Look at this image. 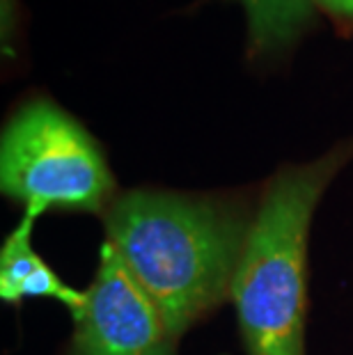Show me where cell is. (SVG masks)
Returning a JSON list of instances; mask_svg holds the SVG:
<instances>
[{"instance_id": "cell-3", "label": "cell", "mask_w": 353, "mask_h": 355, "mask_svg": "<svg viewBox=\"0 0 353 355\" xmlns=\"http://www.w3.org/2000/svg\"><path fill=\"white\" fill-rule=\"evenodd\" d=\"M0 186L26 214H106L115 179L101 147L69 112L46 99L30 101L7 122L0 140Z\"/></svg>"}, {"instance_id": "cell-2", "label": "cell", "mask_w": 353, "mask_h": 355, "mask_svg": "<svg viewBox=\"0 0 353 355\" xmlns=\"http://www.w3.org/2000/svg\"><path fill=\"white\" fill-rule=\"evenodd\" d=\"M353 158V140L321 158L284 165L255 207L232 300L248 355H305V254L321 195Z\"/></svg>"}, {"instance_id": "cell-6", "label": "cell", "mask_w": 353, "mask_h": 355, "mask_svg": "<svg viewBox=\"0 0 353 355\" xmlns=\"http://www.w3.org/2000/svg\"><path fill=\"white\" fill-rule=\"evenodd\" d=\"M33 225L35 216L26 214L19 227L5 239L0 250V296L10 305L24 300L26 279L44 263L33 248Z\"/></svg>"}, {"instance_id": "cell-8", "label": "cell", "mask_w": 353, "mask_h": 355, "mask_svg": "<svg viewBox=\"0 0 353 355\" xmlns=\"http://www.w3.org/2000/svg\"><path fill=\"white\" fill-rule=\"evenodd\" d=\"M147 355H175V339H165L154 351H149Z\"/></svg>"}, {"instance_id": "cell-5", "label": "cell", "mask_w": 353, "mask_h": 355, "mask_svg": "<svg viewBox=\"0 0 353 355\" xmlns=\"http://www.w3.org/2000/svg\"><path fill=\"white\" fill-rule=\"evenodd\" d=\"M246 10L250 42L275 51L296 42L312 19V0H239Z\"/></svg>"}, {"instance_id": "cell-7", "label": "cell", "mask_w": 353, "mask_h": 355, "mask_svg": "<svg viewBox=\"0 0 353 355\" xmlns=\"http://www.w3.org/2000/svg\"><path fill=\"white\" fill-rule=\"evenodd\" d=\"M312 3L324 5L328 12L342 14V17H353V0H312Z\"/></svg>"}, {"instance_id": "cell-1", "label": "cell", "mask_w": 353, "mask_h": 355, "mask_svg": "<svg viewBox=\"0 0 353 355\" xmlns=\"http://www.w3.org/2000/svg\"><path fill=\"white\" fill-rule=\"evenodd\" d=\"M255 207L225 195L131 191L103 214L108 243L159 309L170 339L232 293Z\"/></svg>"}, {"instance_id": "cell-4", "label": "cell", "mask_w": 353, "mask_h": 355, "mask_svg": "<svg viewBox=\"0 0 353 355\" xmlns=\"http://www.w3.org/2000/svg\"><path fill=\"white\" fill-rule=\"evenodd\" d=\"M76 319L67 355H147L165 342L156 305L131 277L108 241L99 250V270Z\"/></svg>"}]
</instances>
